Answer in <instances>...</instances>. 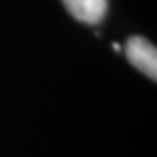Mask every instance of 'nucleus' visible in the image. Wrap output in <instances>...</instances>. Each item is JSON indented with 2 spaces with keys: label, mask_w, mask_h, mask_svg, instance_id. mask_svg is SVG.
<instances>
[{
  "label": "nucleus",
  "mask_w": 157,
  "mask_h": 157,
  "mask_svg": "<svg viewBox=\"0 0 157 157\" xmlns=\"http://www.w3.org/2000/svg\"><path fill=\"white\" fill-rule=\"evenodd\" d=\"M124 52L129 63L152 80L157 78V49L150 40L143 37H131L124 45Z\"/></svg>",
  "instance_id": "f257e3e1"
},
{
  "label": "nucleus",
  "mask_w": 157,
  "mask_h": 157,
  "mask_svg": "<svg viewBox=\"0 0 157 157\" xmlns=\"http://www.w3.org/2000/svg\"><path fill=\"white\" fill-rule=\"evenodd\" d=\"M63 4L77 21L87 25L100 23L108 9V0H63Z\"/></svg>",
  "instance_id": "f03ea898"
}]
</instances>
